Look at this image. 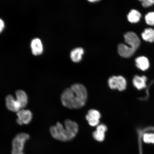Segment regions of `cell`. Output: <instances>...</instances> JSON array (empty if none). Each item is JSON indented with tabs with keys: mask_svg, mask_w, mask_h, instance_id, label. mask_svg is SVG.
<instances>
[{
	"mask_svg": "<svg viewBox=\"0 0 154 154\" xmlns=\"http://www.w3.org/2000/svg\"><path fill=\"white\" fill-rule=\"evenodd\" d=\"M147 80V78L145 76H136L133 80V83L137 88L141 90L146 87Z\"/></svg>",
	"mask_w": 154,
	"mask_h": 154,
	"instance_id": "obj_14",
	"label": "cell"
},
{
	"mask_svg": "<svg viewBox=\"0 0 154 154\" xmlns=\"http://www.w3.org/2000/svg\"><path fill=\"white\" fill-rule=\"evenodd\" d=\"M143 139L146 143L154 144V134L151 133L144 134Z\"/></svg>",
	"mask_w": 154,
	"mask_h": 154,
	"instance_id": "obj_18",
	"label": "cell"
},
{
	"mask_svg": "<svg viewBox=\"0 0 154 154\" xmlns=\"http://www.w3.org/2000/svg\"><path fill=\"white\" fill-rule=\"evenodd\" d=\"M30 138L29 135L26 133L17 134L12 140L11 154H26L23 152L25 144Z\"/></svg>",
	"mask_w": 154,
	"mask_h": 154,
	"instance_id": "obj_3",
	"label": "cell"
},
{
	"mask_svg": "<svg viewBox=\"0 0 154 154\" xmlns=\"http://www.w3.org/2000/svg\"><path fill=\"white\" fill-rule=\"evenodd\" d=\"M16 100L22 109L26 107L28 103V97L26 92L22 90H17L15 92Z\"/></svg>",
	"mask_w": 154,
	"mask_h": 154,
	"instance_id": "obj_12",
	"label": "cell"
},
{
	"mask_svg": "<svg viewBox=\"0 0 154 154\" xmlns=\"http://www.w3.org/2000/svg\"><path fill=\"white\" fill-rule=\"evenodd\" d=\"M142 38L146 42H154V30L152 28L146 29L142 34Z\"/></svg>",
	"mask_w": 154,
	"mask_h": 154,
	"instance_id": "obj_17",
	"label": "cell"
},
{
	"mask_svg": "<svg viewBox=\"0 0 154 154\" xmlns=\"http://www.w3.org/2000/svg\"><path fill=\"white\" fill-rule=\"evenodd\" d=\"M107 130V128L105 125H98L96 130L92 134L94 139L98 142H103L105 139V133Z\"/></svg>",
	"mask_w": 154,
	"mask_h": 154,
	"instance_id": "obj_9",
	"label": "cell"
},
{
	"mask_svg": "<svg viewBox=\"0 0 154 154\" xmlns=\"http://www.w3.org/2000/svg\"><path fill=\"white\" fill-rule=\"evenodd\" d=\"M141 15L139 11L135 10H132L128 15V20L131 23H137L139 22Z\"/></svg>",
	"mask_w": 154,
	"mask_h": 154,
	"instance_id": "obj_16",
	"label": "cell"
},
{
	"mask_svg": "<svg viewBox=\"0 0 154 154\" xmlns=\"http://www.w3.org/2000/svg\"><path fill=\"white\" fill-rule=\"evenodd\" d=\"M5 27V23L3 20L0 19V33L2 32Z\"/></svg>",
	"mask_w": 154,
	"mask_h": 154,
	"instance_id": "obj_21",
	"label": "cell"
},
{
	"mask_svg": "<svg viewBox=\"0 0 154 154\" xmlns=\"http://www.w3.org/2000/svg\"><path fill=\"white\" fill-rule=\"evenodd\" d=\"M65 128L61 123L57 122L55 126L50 128V132L54 139L62 142L69 141L76 136L78 132L77 123L70 120L65 121Z\"/></svg>",
	"mask_w": 154,
	"mask_h": 154,
	"instance_id": "obj_2",
	"label": "cell"
},
{
	"mask_svg": "<svg viewBox=\"0 0 154 154\" xmlns=\"http://www.w3.org/2000/svg\"><path fill=\"white\" fill-rule=\"evenodd\" d=\"M146 23L150 26H154V12L148 13L145 16Z\"/></svg>",
	"mask_w": 154,
	"mask_h": 154,
	"instance_id": "obj_19",
	"label": "cell"
},
{
	"mask_svg": "<svg viewBox=\"0 0 154 154\" xmlns=\"http://www.w3.org/2000/svg\"><path fill=\"white\" fill-rule=\"evenodd\" d=\"M142 2V5L145 8H148L154 5V0H139Z\"/></svg>",
	"mask_w": 154,
	"mask_h": 154,
	"instance_id": "obj_20",
	"label": "cell"
},
{
	"mask_svg": "<svg viewBox=\"0 0 154 154\" xmlns=\"http://www.w3.org/2000/svg\"><path fill=\"white\" fill-rule=\"evenodd\" d=\"M136 51L132 48L124 44H119L118 46V52L121 57L128 58L132 56Z\"/></svg>",
	"mask_w": 154,
	"mask_h": 154,
	"instance_id": "obj_11",
	"label": "cell"
},
{
	"mask_svg": "<svg viewBox=\"0 0 154 154\" xmlns=\"http://www.w3.org/2000/svg\"><path fill=\"white\" fill-rule=\"evenodd\" d=\"M88 1L91 2H97L99 1V0H88Z\"/></svg>",
	"mask_w": 154,
	"mask_h": 154,
	"instance_id": "obj_22",
	"label": "cell"
},
{
	"mask_svg": "<svg viewBox=\"0 0 154 154\" xmlns=\"http://www.w3.org/2000/svg\"><path fill=\"white\" fill-rule=\"evenodd\" d=\"M84 51L82 48H76L71 52L70 57L72 60L74 62L78 63L81 60L82 55L83 54Z\"/></svg>",
	"mask_w": 154,
	"mask_h": 154,
	"instance_id": "obj_15",
	"label": "cell"
},
{
	"mask_svg": "<svg viewBox=\"0 0 154 154\" xmlns=\"http://www.w3.org/2000/svg\"><path fill=\"white\" fill-rule=\"evenodd\" d=\"M5 101L6 105L9 111L17 112L22 109L18 102L13 96L11 95H7L6 97Z\"/></svg>",
	"mask_w": 154,
	"mask_h": 154,
	"instance_id": "obj_8",
	"label": "cell"
},
{
	"mask_svg": "<svg viewBox=\"0 0 154 154\" xmlns=\"http://www.w3.org/2000/svg\"><path fill=\"white\" fill-rule=\"evenodd\" d=\"M17 113V122L19 125H28L31 122L32 117V112L29 109H21Z\"/></svg>",
	"mask_w": 154,
	"mask_h": 154,
	"instance_id": "obj_5",
	"label": "cell"
},
{
	"mask_svg": "<svg viewBox=\"0 0 154 154\" xmlns=\"http://www.w3.org/2000/svg\"><path fill=\"white\" fill-rule=\"evenodd\" d=\"M88 94L82 85L76 84L63 92L61 101L63 106L70 109L80 108L85 105Z\"/></svg>",
	"mask_w": 154,
	"mask_h": 154,
	"instance_id": "obj_1",
	"label": "cell"
},
{
	"mask_svg": "<svg viewBox=\"0 0 154 154\" xmlns=\"http://www.w3.org/2000/svg\"><path fill=\"white\" fill-rule=\"evenodd\" d=\"M31 47L32 54L34 55H41L43 52V44L39 38H35L32 40L31 43Z\"/></svg>",
	"mask_w": 154,
	"mask_h": 154,
	"instance_id": "obj_10",
	"label": "cell"
},
{
	"mask_svg": "<svg viewBox=\"0 0 154 154\" xmlns=\"http://www.w3.org/2000/svg\"><path fill=\"white\" fill-rule=\"evenodd\" d=\"M101 117L100 113L99 111L95 109H91L88 111L86 118L90 126L95 127L99 125Z\"/></svg>",
	"mask_w": 154,
	"mask_h": 154,
	"instance_id": "obj_7",
	"label": "cell"
},
{
	"mask_svg": "<svg viewBox=\"0 0 154 154\" xmlns=\"http://www.w3.org/2000/svg\"><path fill=\"white\" fill-rule=\"evenodd\" d=\"M108 84L111 89L122 91L126 89L127 82L125 79L122 76H113L109 79Z\"/></svg>",
	"mask_w": 154,
	"mask_h": 154,
	"instance_id": "obj_4",
	"label": "cell"
},
{
	"mask_svg": "<svg viewBox=\"0 0 154 154\" xmlns=\"http://www.w3.org/2000/svg\"><path fill=\"white\" fill-rule=\"evenodd\" d=\"M125 42L130 45V47L136 51L140 44L139 38L137 35L132 32H127L124 35Z\"/></svg>",
	"mask_w": 154,
	"mask_h": 154,
	"instance_id": "obj_6",
	"label": "cell"
},
{
	"mask_svg": "<svg viewBox=\"0 0 154 154\" xmlns=\"http://www.w3.org/2000/svg\"><path fill=\"white\" fill-rule=\"evenodd\" d=\"M136 65L138 68L142 71H145L149 69V64L147 57H140L137 58L135 60Z\"/></svg>",
	"mask_w": 154,
	"mask_h": 154,
	"instance_id": "obj_13",
	"label": "cell"
}]
</instances>
